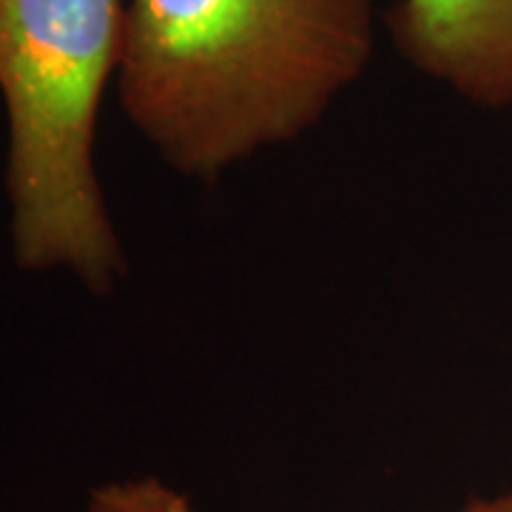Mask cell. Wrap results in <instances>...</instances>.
Instances as JSON below:
<instances>
[{"label":"cell","instance_id":"3","mask_svg":"<svg viewBox=\"0 0 512 512\" xmlns=\"http://www.w3.org/2000/svg\"><path fill=\"white\" fill-rule=\"evenodd\" d=\"M390 32L421 74L484 109H512V0H399Z\"/></svg>","mask_w":512,"mask_h":512},{"label":"cell","instance_id":"5","mask_svg":"<svg viewBox=\"0 0 512 512\" xmlns=\"http://www.w3.org/2000/svg\"><path fill=\"white\" fill-rule=\"evenodd\" d=\"M461 512H512V493L495 495V498H478V501H470Z\"/></svg>","mask_w":512,"mask_h":512},{"label":"cell","instance_id":"4","mask_svg":"<svg viewBox=\"0 0 512 512\" xmlns=\"http://www.w3.org/2000/svg\"><path fill=\"white\" fill-rule=\"evenodd\" d=\"M83 512H197V507L163 478L137 476L94 487Z\"/></svg>","mask_w":512,"mask_h":512},{"label":"cell","instance_id":"2","mask_svg":"<svg viewBox=\"0 0 512 512\" xmlns=\"http://www.w3.org/2000/svg\"><path fill=\"white\" fill-rule=\"evenodd\" d=\"M123 32L126 0H0L12 251L20 268L69 271L94 293L126 276L94 157Z\"/></svg>","mask_w":512,"mask_h":512},{"label":"cell","instance_id":"1","mask_svg":"<svg viewBox=\"0 0 512 512\" xmlns=\"http://www.w3.org/2000/svg\"><path fill=\"white\" fill-rule=\"evenodd\" d=\"M373 0H126L117 94L168 168L217 180L365 74Z\"/></svg>","mask_w":512,"mask_h":512}]
</instances>
